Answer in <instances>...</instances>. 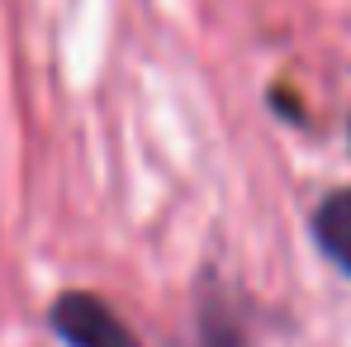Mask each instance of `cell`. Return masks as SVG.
Masks as SVG:
<instances>
[{
    "instance_id": "cell-2",
    "label": "cell",
    "mask_w": 351,
    "mask_h": 347,
    "mask_svg": "<svg viewBox=\"0 0 351 347\" xmlns=\"http://www.w3.org/2000/svg\"><path fill=\"white\" fill-rule=\"evenodd\" d=\"M313 238L318 247L351 276V190H332L318 214H313Z\"/></svg>"
},
{
    "instance_id": "cell-1",
    "label": "cell",
    "mask_w": 351,
    "mask_h": 347,
    "mask_svg": "<svg viewBox=\"0 0 351 347\" xmlns=\"http://www.w3.org/2000/svg\"><path fill=\"white\" fill-rule=\"evenodd\" d=\"M53 333H58L66 347H143L133 338V328L119 319L114 309L95 295H62L53 304Z\"/></svg>"
}]
</instances>
